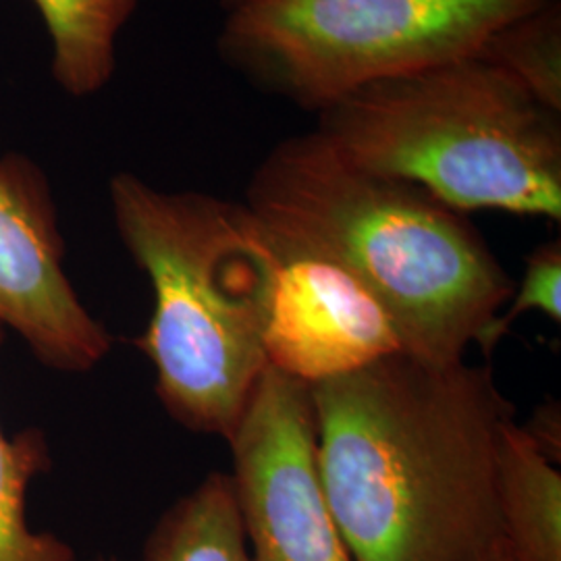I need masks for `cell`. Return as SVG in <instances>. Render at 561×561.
I'll list each match as a JSON object with an SVG mask.
<instances>
[{"label": "cell", "mask_w": 561, "mask_h": 561, "mask_svg": "<svg viewBox=\"0 0 561 561\" xmlns=\"http://www.w3.org/2000/svg\"><path fill=\"white\" fill-rule=\"evenodd\" d=\"M528 435L537 442V445L545 451L547 458L560 463L561 451V421L560 405L558 403H545L530 424L524 426Z\"/></svg>", "instance_id": "15"}, {"label": "cell", "mask_w": 561, "mask_h": 561, "mask_svg": "<svg viewBox=\"0 0 561 561\" xmlns=\"http://www.w3.org/2000/svg\"><path fill=\"white\" fill-rule=\"evenodd\" d=\"M268 238L277 266L262 335L266 366L314 387L405 354L391 314L360 280L333 262Z\"/></svg>", "instance_id": "8"}, {"label": "cell", "mask_w": 561, "mask_h": 561, "mask_svg": "<svg viewBox=\"0 0 561 561\" xmlns=\"http://www.w3.org/2000/svg\"><path fill=\"white\" fill-rule=\"evenodd\" d=\"M144 561H252L229 472H210L162 514Z\"/></svg>", "instance_id": "11"}, {"label": "cell", "mask_w": 561, "mask_h": 561, "mask_svg": "<svg viewBox=\"0 0 561 561\" xmlns=\"http://www.w3.org/2000/svg\"><path fill=\"white\" fill-rule=\"evenodd\" d=\"M4 331L0 324V343ZM50 470V445L41 428H23L13 437L0 428V561H76L69 542L34 530L25 516L30 482Z\"/></svg>", "instance_id": "12"}, {"label": "cell", "mask_w": 561, "mask_h": 561, "mask_svg": "<svg viewBox=\"0 0 561 561\" xmlns=\"http://www.w3.org/2000/svg\"><path fill=\"white\" fill-rule=\"evenodd\" d=\"M94 561H119L117 558H96Z\"/></svg>", "instance_id": "18"}, {"label": "cell", "mask_w": 561, "mask_h": 561, "mask_svg": "<svg viewBox=\"0 0 561 561\" xmlns=\"http://www.w3.org/2000/svg\"><path fill=\"white\" fill-rule=\"evenodd\" d=\"M46 25L50 71L73 99H85L111 81L117 42L140 0H32Z\"/></svg>", "instance_id": "10"}, {"label": "cell", "mask_w": 561, "mask_h": 561, "mask_svg": "<svg viewBox=\"0 0 561 561\" xmlns=\"http://www.w3.org/2000/svg\"><path fill=\"white\" fill-rule=\"evenodd\" d=\"M495 505L510 561H561L560 463L545 456L516 419L500 433Z\"/></svg>", "instance_id": "9"}, {"label": "cell", "mask_w": 561, "mask_h": 561, "mask_svg": "<svg viewBox=\"0 0 561 561\" xmlns=\"http://www.w3.org/2000/svg\"><path fill=\"white\" fill-rule=\"evenodd\" d=\"M227 445L252 561H356L324 493L308 385L266 366Z\"/></svg>", "instance_id": "6"}, {"label": "cell", "mask_w": 561, "mask_h": 561, "mask_svg": "<svg viewBox=\"0 0 561 561\" xmlns=\"http://www.w3.org/2000/svg\"><path fill=\"white\" fill-rule=\"evenodd\" d=\"M243 204L277 240L360 280L419 360H463L516 289L466 213L347 161L319 131L275 146Z\"/></svg>", "instance_id": "2"}, {"label": "cell", "mask_w": 561, "mask_h": 561, "mask_svg": "<svg viewBox=\"0 0 561 561\" xmlns=\"http://www.w3.org/2000/svg\"><path fill=\"white\" fill-rule=\"evenodd\" d=\"M322 484L356 561H491L502 426L489 366L398 354L310 387Z\"/></svg>", "instance_id": "1"}, {"label": "cell", "mask_w": 561, "mask_h": 561, "mask_svg": "<svg viewBox=\"0 0 561 561\" xmlns=\"http://www.w3.org/2000/svg\"><path fill=\"white\" fill-rule=\"evenodd\" d=\"M314 131L460 213L561 219V115L479 55L364 85L319 111Z\"/></svg>", "instance_id": "4"}, {"label": "cell", "mask_w": 561, "mask_h": 561, "mask_svg": "<svg viewBox=\"0 0 561 561\" xmlns=\"http://www.w3.org/2000/svg\"><path fill=\"white\" fill-rule=\"evenodd\" d=\"M108 196L121 241L152 285L134 345L154 368L157 398L183 428L229 442L266 368L275 245L245 204L162 192L131 173L115 175Z\"/></svg>", "instance_id": "3"}, {"label": "cell", "mask_w": 561, "mask_h": 561, "mask_svg": "<svg viewBox=\"0 0 561 561\" xmlns=\"http://www.w3.org/2000/svg\"><path fill=\"white\" fill-rule=\"evenodd\" d=\"M526 312H542L553 322L561 321L560 240L547 241L533 250L526 261L520 289H514L512 298L505 304V310L482 329L477 340L482 354L491 356Z\"/></svg>", "instance_id": "14"}, {"label": "cell", "mask_w": 561, "mask_h": 561, "mask_svg": "<svg viewBox=\"0 0 561 561\" xmlns=\"http://www.w3.org/2000/svg\"><path fill=\"white\" fill-rule=\"evenodd\" d=\"M547 0H248L221 53L245 78L310 111L377 81L477 55Z\"/></svg>", "instance_id": "5"}, {"label": "cell", "mask_w": 561, "mask_h": 561, "mask_svg": "<svg viewBox=\"0 0 561 561\" xmlns=\"http://www.w3.org/2000/svg\"><path fill=\"white\" fill-rule=\"evenodd\" d=\"M491 561H510V558H507V556H505V553H502V556H497V558H495V560H491Z\"/></svg>", "instance_id": "17"}, {"label": "cell", "mask_w": 561, "mask_h": 561, "mask_svg": "<svg viewBox=\"0 0 561 561\" xmlns=\"http://www.w3.org/2000/svg\"><path fill=\"white\" fill-rule=\"evenodd\" d=\"M241 2H248V0H225V4L229 7V9H233V7H238Z\"/></svg>", "instance_id": "16"}, {"label": "cell", "mask_w": 561, "mask_h": 561, "mask_svg": "<svg viewBox=\"0 0 561 561\" xmlns=\"http://www.w3.org/2000/svg\"><path fill=\"white\" fill-rule=\"evenodd\" d=\"M65 254L50 181L30 157L7 152L0 159V324L42 366L81 375L108 356L113 337L80 300Z\"/></svg>", "instance_id": "7"}, {"label": "cell", "mask_w": 561, "mask_h": 561, "mask_svg": "<svg viewBox=\"0 0 561 561\" xmlns=\"http://www.w3.org/2000/svg\"><path fill=\"white\" fill-rule=\"evenodd\" d=\"M542 106L561 115V4L547 0L533 13L500 27L477 53Z\"/></svg>", "instance_id": "13"}]
</instances>
